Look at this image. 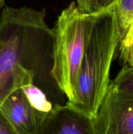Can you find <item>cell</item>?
<instances>
[{
  "label": "cell",
  "mask_w": 133,
  "mask_h": 134,
  "mask_svg": "<svg viewBox=\"0 0 133 134\" xmlns=\"http://www.w3.org/2000/svg\"><path fill=\"white\" fill-rule=\"evenodd\" d=\"M93 120L99 134H133V94L108 87Z\"/></svg>",
  "instance_id": "4"
},
{
  "label": "cell",
  "mask_w": 133,
  "mask_h": 134,
  "mask_svg": "<svg viewBox=\"0 0 133 134\" xmlns=\"http://www.w3.org/2000/svg\"><path fill=\"white\" fill-rule=\"evenodd\" d=\"M21 88L33 107L43 113L49 115L54 106L48 101L41 89L34 83L26 85Z\"/></svg>",
  "instance_id": "8"
},
{
  "label": "cell",
  "mask_w": 133,
  "mask_h": 134,
  "mask_svg": "<svg viewBox=\"0 0 133 134\" xmlns=\"http://www.w3.org/2000/svg\"><path fill=\"white\" fill-rule=\"evenodd\" d=\"M44 9L5 7L0 16V107L14 90L34 83L50 51L53 31Z\"/></svg>",
  "instance_id": "1"
},
{
  "label": "cell",
  "mask_w": 133,
  "mask_h": 134,
  "mask_svg": "<svg viewBox=\"0 0 133 134\" xmlns=\"http://www.w3.org/2000/svg\"><path fill=\"white\" fill-rule=\"evenodd\" d=\"M119 44L113 8L95 13L81 61L74 99L66 105L93 120L96 118L109 87L110 71Z\"/></svg>",
  "instance_id": "2"
},
{
  "label": "cell",
  "mask_w": 133,
  "mask_h": 134,
  "mask_svg": "<svg viewBox=\"0 0 133 134\" xmlns=\"http://www.w3.org/2000/svg\"><path fill=\"white\" fill-rule=\"evenodd\" d=\"M0 111L12 124L25 134H35L48 115L35 109L22 88L13 91L0 107Z\"/></svg>",
  "instance_id": "5"
},
{
  "label": "cell",
  "mask_w": 133,
  "mask_h": 134,
  "mask_svg": "<svg viewBox=\"0 0 133 134\" xmlns=\"http://www.w3.org/2000/svg\"><path fill=\"white\" fill-rule=\"evenodd\" d=\"M117 0H76V5L81 12L95 14L112 8Z\"/></svg>",
  "instance_id": "10"
},
{
  "label": "cell",
  "mask_w": 133,
  "mask_h": 134,
  "mask_svg": "<svg viewBox=\"0 0 133 134\" xmlns=\"http://www.w3.org/2000/svg\"><path fill=\"white\" fill-rule=\"evenodd\" d=\"M0 134H25L20 132L0 111Z\"/></svg>",
  "instance_id": "11"
},
{
  "label": "cell",
  "mask_w": 133,
  "mask_h": 134,
  "mask_svg": "<svg viewBox=\"0 0 133 134\" xmlns=\"http://www.w3.org/2000/svg\"><path fill=\"white\" fill-rule=\"evenodd\" d=\"M112 8L120 43L133 24V0H117Z\"/></svg>",
  "instance_id": "7"
},
{
  "label": "cell",
  "mask_w": 133,
  "mask_h": 134,
  "mask_svg": "<svg viewBox=\"0 0 133 134\" xmlns=\"http://www.w3.org/2000/svg\"><path fill=\"white\" fill-rule=\"evenodd\" d=\"M35 134H99L94 120L66 105H56Z\"/></svg>",
  "instance_id": "6"
},
{
  "label": "cell",
  "mask_w": 133,
  "mask_h": 134,
  "mask_svg": "<svg viewBox=\"0 0 133 134\" xmlns=\"http://www.w3.org/2000/svg\"><path fill=\"white\" fill-rule=\"evenodd\" d=\"M5 0H0V10L5 6Z\"/></svg>",
  "instance_id": "13"
},
{
  "label": "cell",
  "mask_w": 133,
  "mask_h": 134,
  "mask_svg": "<svg viewBox=\"0 0 133 134\" xmlns=\"http://www.w3.org/2000/svg\"><path fill=\"white\" fill-rule=\"evenodd\" d=\"M133 43V24L129 28V30H128L127 33L126 34V35H125V37H123V39L121 41V42L119 43L118 46L119 50L123 49V48H126L129 46L131 45Z\"/></svg>",
  "instance_id": "12"
},
{
  "label": "cell",
  "mask_w": 133,
  "mask_h": 134,
  "mask_svg": "<svg viewBox=\"0 0 133 134\" xmlns=\"http://www.w3.org/2000/svg\"><path fill=\"white\" fill-rule=\"evenodd\" d=\"M94 16L81 12L72 1L62 10L53 28L50 74L67 98L66 103L74 99L78 71Z\"/></svg>",
  "instance_id": "3"
},
{
  "label": "cell",
  "mask_w": 133,
  "mask_h": 134,
  "mask_svg": "<svg viewBox=\"0 0 133 134\" xmlns=\"http://www.w3.org/2000/svg\"><path fill=\"white\" fill-rule=\"evenodd\" d=\"M109 88L119 92L133 94V65H124L114 79L110 81Z\"/></svg>",
  "instance_id": "9"
}]
</instances>
